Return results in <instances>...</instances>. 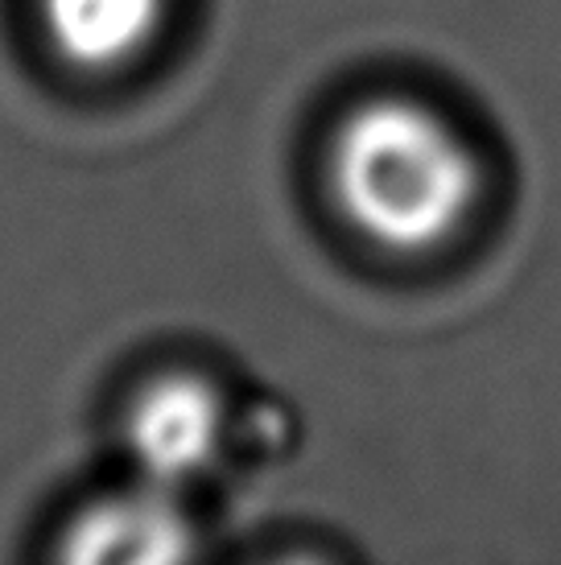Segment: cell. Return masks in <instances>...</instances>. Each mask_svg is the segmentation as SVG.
I'll use <instances>...</instances> for the list:
<instances>
[{
    "mask_svg": "<svg viewBox=\"0 0 561 565\" xmlns=\"http://www.w3.org/2000/svg\"><path fill=\"white\" fill-rule=\"evenodd\" d=\"M63 553L71 562H182L194 553V524L178 491L140 479L137 487L87 503L66 529Z\"/></svg>",
    "mask_w": 561,
    "mask_h": 565,
    "instance_id": "3957f363",
    "label": "cell"
},
{
    "mask_svg": "<svg viewBox=\"0 0 561 565\" xmlns=\"http://www.w3.org/2000/svg\"><path fill=\"white\" fill-rule=\"evenodd\" d=\"M50 46L71 66L116 71L137 63L166 25V0H38Z\"/></svg>",
    "mask_w": 561,
    "mask_h": 565,
    "instance_id": "277c9868",
    "label": "cell"
},
{
    "mask_svg": "<svg viewBox=\"0 0 561 565\" xmlns=\"http://www.w3.org/2000/svg\"><path fill=\"white\" fill-rule=\"evenodd\" d=\"M227 429L223 396L199 372H161L128 401L125 450L137 479L182 491L219 458Z\"/></svg>",
    "mask_w": 561,
    "mask_h": 565,
    "instance_id": "7a4b0ae2",
    "label": "cell"
},
{
    "mask_svg": "<svg viewBox=\"0 0 561 565\" xmlns=\"http://www.w3.org/2000/svg\"><path fill=\"white\" fill-rule=\"evenodd\" d=\"M479 161L463 132L405 95L347 111L330 141V190L347 223L389 252H430L479 203Z\"/></svg>",
    "mask_w": 561,
    "mask_h": 565,
    "instance_id": "6da1fadb",
    "label": "cell"
}]
</instances>
